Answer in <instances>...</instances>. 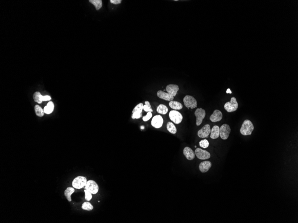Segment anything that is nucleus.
Listing matches in <instances>:
<instances>
[{"instance_id": "nucleus-1", "label": "nucleus", "mask_w": 298, "mask_h": 223, "mask_svg": "<svg viewBox=\"0 0 298 223\" xmlns=\"http://www.w3.org/2000/svg\"><path fill=\"white\" fill-rule=\"evenodd\" d=\"M254 130V126L251 121L246 119L244 121L241 128L240 132L241 134L245 136L251 135Z\"/></svg>"}, {"instance_id": "nucleus-2", "label": "nucleus", "mask_w": 298, "mask_h": 223, "mask_svg": "<svg viewBox=\"0 0 298 223\" xmlns=\"http://www.w3.org/2000/svg\"><path fill=\"white\" fill-rule=\"evenodd\" d=\"M87 180L86 177L83 176H78L73 180L72 182V187L74 188L80 189L85 186Z\"/></svg>"}, {"instance_id": "nucleus-3", "label": "nucleus", "mask_w": 298, "mask_h": 223, "mask_svg": "<svg viewBox=\"0 0 298 223\" xmlns=\"http://www.w3.org/2000/svg\"><path fill=\"white\" fill-rule=\"evenodd\" d=\"M238 104L235 97L231 98L230 101H228L225 104L224 108L228 112H234L238 109Z\"/></svg>"}, {"instance_id": "nucleus-4", "label": "nucleus", "mask_w": 298, "mask_h": 223, "mask_svg": "<svg viewBox=\"0 0 298 223\" xmlns=\"http://www.w3.org/2000/svg\"><path fill=\"white\" fill-rule=\"evenodd\" d=\"M84 188L92 194H96L99 191V186L97 183L92 180L87 181L86 184Z\"/></svg>"}, {"instance_id": "nucleus-5", "label": "nucleus", "mask_w": 298, "mask_h": 223, "mask_svg": "<svg viewBox=\"0 0 298 223\" xmlns=\"http://www.w3.org/2000/svg\"><path fill=\"white\" fill-rule=\"evenodd\" d=\"M184 102L185 106L187 108L194 109L197 107V101L193 96L187 95L184 98Z\"/></svg>"}, {"instance_id": "nucleus-6", "label": "nucleus", "mask_w": 298, "mask_h": 223, "mask_svg": "<svg viewBox=\"0 0 298 223\" xmlns=\"http://www.w3.org/2000/svg\"><path fill=\"white\" fill-rule=\"evenodd\" d=\"M231 132L230 126L227 124H224L220 128V136L223 140H226L229 138Z\"/></svg>"}, {"instance_id": "nucleus-7", "label": "nucleus", "mask_w": 298, "mask_h": 223, "mask_svg": "<svg viewBox=\"0 0 298 223\" xmlns=\"http://www.w3.org/2000/svg\"><path fill=\"white\" fill-rule=\"evenodd\" d=\"M169 118L175 124H178L181 123L183 120L182 114L176 110H171L169 113Z\"/></svg>"}, {"instance_id": "nucleus-8", "label": "nucleus", "mask_w": 298, "mask_h": 223, "mask_svg": "<svg viewBox=\"0 0 298 223\" xmlns=\"http://www.w3.org/2000/svg\"><path fill=\"white\" fill-rule=\"evenodd\" d=\"M195 115L196 118V125L199 126L202 124L203 119L206 115L205 110L201 108H198L195 112Z\"/></svg>"}, {"instance_id": "nucleus-9", "label": "nucleus", "mask_w": 298, "mask_h": 223, "mask_svg": "<svg viewBox=\"0 0 298 223\" xmlns=\"http://www.w3.org/2000/svg\"><path fill=\"white\" fill-rule=\"evenodd\" d=\"M195 155L197 158L201 160H205L209 159L211 157V154L209 152L205 150L202 149L200 148H197L195 149Z\"/></svg>"}, {"instance_id": "nucleus-10", "label": "nucleus", "mask_w": 298, "mask_h": 223, "mask_svg": "<svg viewBox=\"0 0 298 223\" xmlns=\"http://www.w3.org/2000/svg\"><path fill=\"white\" fill-rule=\"evenodd\" d=\"M143 106L142 103H140L134 108L132 111V118L134 119H140L142 116L141 113L143 110Z\"/></svg>"}, {"instance_id": "nucleus-11", "label": "nucleus", "mask_w": 298, "mask_h": 223, "mask_svg": "<svg viewBox=\"0 0 298 223\" xmlns=\"http://www.w3.org/2000/svg\"><path fill=\"white\" fill-rule=\"evenodd\" d=\"M164 124V119L160 115L154 116L151 120V124L155 128H160L162 127Z\"/></svg>"}, {"instance_id": "nucleus-12", "label": "nucleus", "mask_w": 298, "mask_h": 223, "mask_svg": "<svg viewBox=\"0 0 298 223\" xmlns=\"http://www.w3.org/2000/svg\"><path fill=\"white\" fill-rule=\"evenodd\" d=\"M211 130L209 125H205L198 131V136L200 138H207L211 133Z\"/></svg>"}, {"instance_id": "nucleus-13", "label": "nucleus", "mask_w": 298, "mask_h": 223, "mask_svg": "<svg viewBox=\"0 0 298 223\" xmlns=\"http://www.w3.org/2000/svg\"><path fill=\"white\" fill-rule=\"evenodd\" d=\"M223 115L222 112L218 110H215L212 115L210 117V120L212 122H219L222 119Z\"/></svg>"}, {"instance_id": "nucleus-14", "label": "nucleus", "mask_w": 298, "mask_h": 223, "mask_svg": "<svg viewBox=\"0 0 298 223\" xmlns=\"http://www.w3.org/2000/svg\"><path fill=\"white\" fill-rule=\"evenodd\" d=\"M179 90V87L177 85L169 84L166 86V90L167 93L171 95L173 97L176 96Z\"/></svg>"}, {"instance_id": "nucleus-15", "label": "nucleus", "mask_w": 298, "mask_h": 223, "mask_svg": "<svg viewBox=\"0 0 298 223\" xmlns=\"http://www.w3.org/2000/svg\"><path fill=\"white\" fill-rule=\"evenodd\" d=\"M183 153H184V155L185 156L186 158H187L188 160H193L195 157V153L189 147H188V146L185 147L184 148Z\"/></svg>"}, {"instance_id": "nucleus-16", "label": "nucleus", "mask_w": 298, "mask_h": 223, "mask_svg": "<svg viewBox=\"0 0 298 223\" xmlns=\"http://www.w3.org/2000/svg\"><path fill=\"white\" fill-rule=\"evenodd\" d=\"M212 163L209 161L201 162L199 165V169L201 173H206L212 167Z\"/></svg>"}, {"instance_id": "nucleus-17", "label": "nucleus", "mask_w": 298, "mask_h": 223, "mask_svg": "<svg viewBox=\"0 0 298 223\" xmlns=\"http://www.w3.org/2000/svg\"><path fill=\"white\" fill-rule=\"evenodd\" d=\"M157 96L160 99L165 100L166 101H171L173 100V99L174 98V97H173L172 95H170L168 93H166V92L161 90H159L157 92Z\"/></svg>"}, {"instance_id": "nucleus-18", "label": "nucleus", "mask_w": 298, "mask_h": 223, "mask_svg": "<svg viewBox=\"0 0 298 223\" xmlns=\"http://www.w3.org/2000/svg\"><path fill=\"white\" fill-rule=\"evenodd\" d=\"M210 137L212 139H216L220 136V127L218 126H214L211 130Z\"/></svg>"}, {"instance_id": "nucleus-19", "label": "nucleus", "mask_w": 298, "mask_h": 223, "mask_svg": "<svg viewBox=\"0 0 298 223\" xmlns=\"http://www.w3.org/2000/svg\"><path fill=\"white\" fill-rule=\"evenodd\" d=\"M169 105L170 108L175 110H179L182 109L183 108V105L179 102L175 101L172 100L170 101Z\"/></svg>"}, {"instance_id": "nucleus-20", "label": "nucleus", "mask_w": 298, "mask_h": 223, "mask_svg": "<svg viewBox=\"0 0 298 223\" xmlns=\"http://www.w3.org/2000/svg\"><path fill=\"white\" fill-rule=\"evenodd\" d=\"M75 191V190L73 187H68L65 191L64 195L69 202L71 201V195Z\"/></svg>"}, {"instance_id": "nucleus-21", "label": "nucleus", "mask_w": 298, "mask_h": 223, "mask_svg": "<svg viewBox=\"0 0 298 223\" xmlns=\"http://www.w3.org/2000/svg\"><path fill=\"white\" fill-rule=\"evenodd\" d=\"M54 105L53 102L51 101H49V103L47 104L46 106L44 108L43 110H44V112L46 114H50L53 112V110H54Z\"/></svg>"}, {"instance_id": "nucleus-22", "label": "nucleus", "mask_w": 298, "mask_h": 223, "mask_svg": "<svg viewBox=\"0 0 298 223\" xmlns=\"http://www.w3.org/2000/svg\"><path fill=\"white\" fill-rule=\"evenodd\" d=\"M168 108L164 104H160L157 108V112L159 114L166 115L168 112Z\"/></svg>"}, {"instance_id": "nucleus-23", "label": "nucleus", "mask_w": 298, "mask_h": 223, "mask_svg": "<svg viewBox=\"0 0 298 223\" xmlns=\"http://www.w3.org/2000/svg\"><path fill=\"white\" fill-rule=\"evenodd\" d=\"M166 128L169 132H170L172 134H175V133L177 132V129H176V127L175 125L171 122H169L167 123V125H166Z\"/></svg>"}, {"instance_id": "nucleus-24", "label": "nucleus", "mask_w": 298, "mask_h": 223, "mask_svg": "<svg viewBox=\"0 0 298 223\" xmlns=\"http://www.w3.org/2000/svg\"><path fill=\"white\" fill-rule=\"evenodd\" d=\"M89 1L94 6L96 10H98L102 7V1L101 0H89Z\"/></svg>"}, {"instance_id": "nucleus-25", "label": "nucleus", "mask_w": 298, "mask_h": 223, "mask_svg": "<svg viewBox=\"0 0 298 223\" xmlns=\"http://www.w3.org/2000/svg\"><path fill=\"white\" fill-rule=\"evenodd\" d=\"M35 110L36 115L39 117H42L44 115V110L40 106L36 105L35 107Z\"/></svg>"}, {"instance_id": "nucleus-26", "label": "nucleus", "mask_w": 298, "mask_h": 223, "mask_svg": "<svg viewBox=\"0 0 298 223\" xmlns=\"http://www.w3.org/2000/svg\"><path fill=\"white\" fill-rule=\"evenodd\" d=\"M82 209L86 211H91L94 209V206L89 202H86L82 204Z\"/></svg>"}, {"instance_id": "nucleus-27", "label": "nucleus", "mask_w": 298, "mask_h": 223, "mask_svg": "<svg viewBox=\"0 0 298 223\" xmlns=\"http://www.w3.org/2000/svg\"><path fill=\"white\" fill-rule=\"evenodd\" d=\"M145 104L143 106L144 110L146 111V112H153V110H152V107H151L150 102L147 101H146L145 102Z\"/></svg>"}, {"instance_id": "nucleus-28", "label": "nucleus", "mask_w": 298, "mask_h": 223, "mask_svg": "<svg viewBox=\"0 0 298 223\" xmlns=\"http://www.w3.org/2000/svg\"><path fill=\"white\" fill-rule=\"evenodd\" d=\"M199 144L201 148H208L209 147V143L208 140L206 139H204L202 140H201Z\"/></svg>"}, {"instance_id": "nucleus-29", "label": "nucleus", "mask_w": 298, "mask_h": 223, "mask_svg": "<svg viewBox=\"0 0 298 223\" xmlns=\"http://www.w3.org/2000/svg\"><path fill=\"white\" fill-rule=\"evenodd\" d=\"M41 95L40 92H36L33 95V99H34V101L39 104H41L42 103V101H41L40 99V96Z\"/></svg>"}, {"instance_id": "nucleus-30", "label": "nucleus", "mask_w": 298, "mask_h": 223, "mask_svg": "<svg viewBox=\"0 0 298 223\" xmlns=\"http://www.w3.org/2000/svg\"><path fill=\"white\" fill-rule=\"evenodd\" d=\"M84 192L85 193V199L87 201H90L92 199V194L91 193L89 192L86 189H85L84 190Z\"/></svg>"}, {"instance_id": "nucleus-31", "label": "nucleus", "mask_w": 298, "mask_h": 223, "mask_svg": "<svg viewBox=\"0 0 298 223\" xmlns=\"http://www.w3.org/2000/svg\"><path fill=\"white\" fill-rule=\"evenodd\" d=\"M152 117V114L151 112H148L146 114V116H143L142 117V119L144 122H146L147 121L150 119Z\"/></svg>"}, {"instance_id": "nucleus-32", "label": "nucleus", "mask_w": 298, "mask_h": 223, "mask_svg": "<svg viewBox=\"0 0 298 223\" xmlns=\"http://www.w3.org/2000/svg\"><path fill=\"white\" fill-rule=\"evenodd\" d=\"M40 99L42 101H49L51 99V98L50 96H48V95L44 96L41 95L40 96Z\"/></svg>"}, {"instance_id": "nucleus-33", "label": "nucleus", "mask_w": 298, "mask_h": 223, "mask_svg": "<svg viewBox=\"0 0 298 223\" xmlns=\"http://www.w3.org/2000/svg\"><path fill=\"white\" fill-rule=\"evenodd\" d=\"M110 1L112 4L117 5V4H119L121 3L122 1L121 0H110Z\"/></svg>"}, {"instance_id": "nucleus-34", "label": "nucleus", "mask_w": 298, "mask_h": 223, "mask_svg": "<svg viewBox=\"0 0 298 223\" xmlns=\"http://www.w3.org/2000/svg\"><path fill=\"white\" fill-rule=\"evenodd\" d=\"M226 93H228V94H229H229H231V93H232V91H231L230 89H227V91H226Z\"/></svg>"}, {"instance_id": "nucleus-35", "label": "nucleus", "mask_w": 298, "mask_h": 223, "mask_svg": "<svg viewBox=\"0 0 298 223\" xmlns=\"http://www.w3.org/2000/svg\"><path fill=\"white\" fill-rule=\"evenodd\" d=\"M195 148H196V147H197V146H195Z\"/></svg>"}]
</instances>
